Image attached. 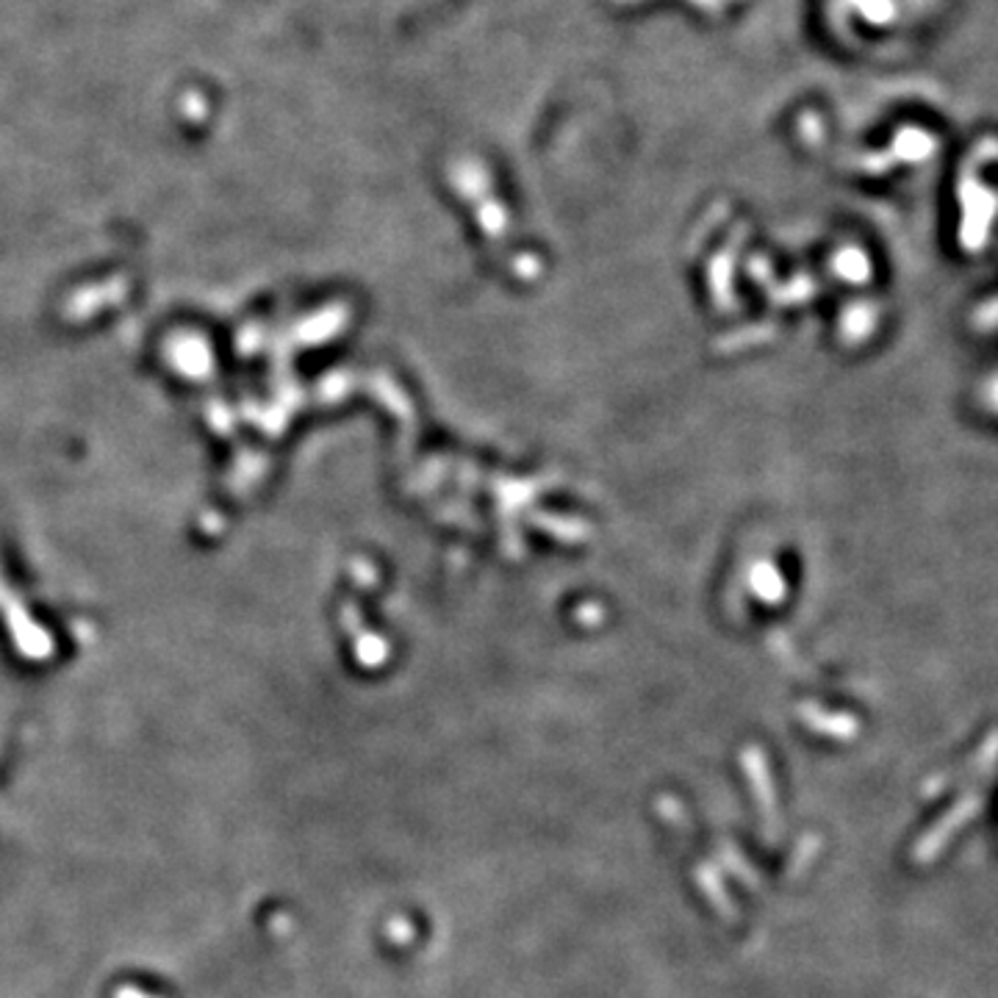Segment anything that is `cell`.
Segmentation results:
<instances>
[{
  "label": "cell",
  "mask_w": 998,
  "mask_h": 998,
  "mask_svg": "<svg viewBox=\"0 0 998 998\" xmlns=\"http://www.w3.org/2000/svg\"><path fill=\"white\" fill-rule=\"evenodd\" d=\"M114 998H161V996H153V993L142 990V987H137V985H119L117 990H114Z\"/></svg>",
  "instance_id": "1"
}]
</instances>
